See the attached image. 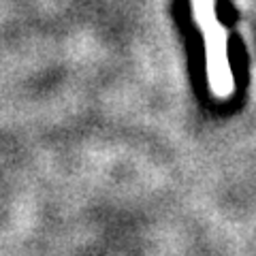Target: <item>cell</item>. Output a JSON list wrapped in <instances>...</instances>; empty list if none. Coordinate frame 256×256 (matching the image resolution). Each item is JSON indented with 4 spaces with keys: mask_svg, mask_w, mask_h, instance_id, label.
<instances>
[{
    "mask_svg": "<svg viewBox=\"0 0 256 256\" xmlns=\"http://www.w3.org/2000/svg\"><path fill=\"white\" fill-rule=\"evenodd\" d=\"M194 9L198 15V22L203 26L205 38H207V50H210V79L212 86L218 94H226L230 90V73H228V62L226 52H224V32L214 20L212 11V0H194Z\"/></svg>",
    "mask_w": 256,
    "mask_h": 256,
    "instance_id": "obj_1",
    "label": "cell"
}]
</instances>
